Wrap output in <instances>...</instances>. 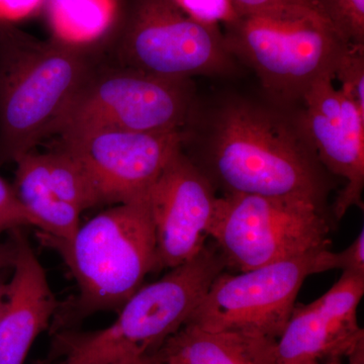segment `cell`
I'll use <instances>...</instances> for the list:
<instances>
[{
  "label": "cell",
  "instance_id": "cell-11",
  "mask_svg": "<svg viewBox=\"0 0 364 364\" xmlns=\"http://www.w3.org/2000/svg\"><path fill=\"white\" fill-rule=\"evenodd\" d=\"M334 74L326 73L306 88L299 130L318 161L346 184L333 207L340 221L352 207L363 208L364 114L350 97L336 90Z\"/></svg>",
  "mask_w": 364,
  "mask_h": 364
},
{
  "label": "cell",
  "instance_id": "cell-24",
  "mask_svg": "<svg viewBox=\"0 0 364 364\" xmlns=\"http://www.w3.org/2000/svg\"><path fill=\"white\" fill-rule=\"evenodd\" d=\"M46 0H0V23H11L37 13Z\"/></svg>",
  "mask_w": 364,
  "mask_h": 364
},
{
  "label": "cell",
  "instance_id": "cell-20",
  "mask_svg": "<svg viewBox=\"0 0 364 364\" xmlns=\"http://www.w3.org/2000/svg\"><path fill=\"white\" fill-rule=\"evenodd\" d=\"M334 78L341 83L340 90L364 114V45L349 44L345 48L335 67Z\"/></svg>",
  "mask_w": 364,
  "mask_h": 364
},
{
  "label": "cell",
  "instance_id": "cell-15",
  "mask_svg": "<svg viewBox=\"0 0 364 364\" xmlns=\"http://www.w3.org/2000/svg\"><path fill=\"white\" fill-rule=\"evenodd\" d=\"M275 340L186 324L146 364H277Z\"/></svg>",
  "mask_w": 364,
  "mask_h": 364
},
{
  "label": "cell",
  "instance_id": "cell-14",
  "mask_svg": "<svg viewBox=\"0 0 364 364\" xmlns=\"http://www.w3.org/2000/svg\"><path fill=\"white\" fill-rule=\"evenodd\" d=\"M9 232L14 259L0 311V364H23L38 335L51 324L60 301L23 228Z\"/></svg>",
  "mask_w": 364,
  "mask_h": 364
},
{
  "label": "cell",
  "instance_id": "cell-8",
  "mask_svg": "<svg viewBox=\"0 0 364 364\" xmlns=\"http://www.w3.org/2000/svg\"><path fill=\"white\" fill-rule=\"evenodd\" d=\"M191 111L189 80L158 77L100 61L72 102L58 135L184 132Z\"/></svg>",
  "mask_w": 364,
  "mask_h": 364
},
{
  "label": "cell",
  "instance_id": "cell-27",
  "mask_svg": "<svg viewBox=\"0 0 364 364\" xmlns=\"http://www.w3.org/2000/svg\"><path fill=\"white\" fill-rule=\"evenodd\" d=\"M7 270L9 269H0V311L6 298L7 282H9L6 277Z\"/></svg>",
  "mask_w": 364,
  "mask_h": 364
},
{
  "label": "cell",
  "instance_id": "cell-18",
  "mask_svg": "<svg viewBox=\"0 0 364 364\" xmlns=\"http://www.w3.org/2000/svg\"><path fill=\"white\" fill-rule=\"evenodd\" d=\"M41 156L46 181L59 200L75 208L80 214L88 208L102 205L87 172L68 151L59 147Z\"/></svg>",
  "mask_w": 364,
  "mask_h": 364
},
{
  "label": "cell",
  "instance_id": "cell-9",
  "mask_svg": "<svg viewBox=\"0 0 364 364\" xmlns=\"http://www.w3.org/2000/svg\"><path fill=\"white\" fill-rule=\"evenodd\" d=\"M333 269H336L335 252L326 249L238 274L224 272L188 323L208 331L241 333L277 341L306 279Z\"/></svg>",
  "mask_w": 364,
  "mask_h": 364
},
{
  "label": "cell",
  "instance_id": "cell-7",
  "mask_svg": "<svg viewBox=\"0 0 364 364\" xmlns=\"http://www.w3.org/2000/svg\"><path fill=\"white\" fill-rule=\"evenodd\" d=\"M331 229L327 212L312 203L227 193L218 198L208 238L227 269L243 272L329 249Z\"/></svg>",
  "mask_w": 364,
  "mask_h": 364
},
{
  "label": "cell",
  "instance_id": "cell-5",
  "mask_svg": "<svg viewBox=\"0 0 364 364\" xmlns=\"http://www.w3.org/2000/svg\"><path fill=\"white\" fill-rule=\"evenodd\" d=\"M225 43L279 100L303 97L316 79L334 74L349 45L317 6L254 14L228 13Z\"/></svg>",
  "mask_w": 364,
  "mask_h": 364
},
{
  "label": "cell",
  "instance_id": "cell-1",
  "mask_svg": "<svg viewBox=\"0 0 364 364\" xmlns=\"http://www.w3.org/2000/svg\"><path fill=\"white\" fill-rule=\"evenodd\" d=\"M196 164L224 195L296 198L327 210L331 182L308 141L299 129L257 105L235 102L223 107Z\"/></svg>",
  "mask_w": 364,
  "mask_h": 364
},
{
  "label": "cell",
  "instance_id": "cell-23",
  "mask_svg": "<svg viewBox=\"0 0 364 364\" xmlns=\"http://www.w3.org/2000/svg\"><path fill=\"white\" fill-rule=\"evenodd\" d=\"M336 269L364 275V230H360L355 240L348 247L335 252Z\"/></svg>",
  "mask_w": 364,
  "mask_h": 364
},
{
  "label": "cell",
  "instance_id": "cell-13",
  "mask_svg": "<svg viewBox=\"0 0 364 364\" xmlns=\"http://www.w3.org/2000/svg\"><path fill=\"white\" fill-rule=\"evenodd\" d=\"M363 294L364 275L342 272L331 289L313 303L296 304L275 343L277 364H341L347 360L364 344L358 318Z\"/></svg>",
  "mask_w": 364,
  "mask_h": 364
},
{
  "label": "cell",
  "instance_id": "cell-10",
  "mask_svg": "<svg viewBox=\"0 0 364 364\" xmlns=\"http://www.w3.org/2000/svg\"><path fill=\"white\" fill-rule=\"evenodd\" d=\"M186 140V131H90L61 136L60 147L82 165L102 205H117L149 195L158 177L183 149Z\"/></svg>",
  "mask_w": 364,
  "mask_h": 364
},
{
  "label": "cell",
  "instance_id": "cell-16",
  "mask_svg": "<svg viewBox=\"0 0 364 364\" xmlns=\"http://www.w3.org/2000/svg\"><path fill=\"white\" fill-rule=\"evenodd\" d=\"M14 163V191L26 210L39 222L40 231L61 240H73L80 227V213L52 193L46 181L41 154L32 151Z\"/></svg>",
  "mask_w": 364,
  "mask_h": 364
},
{
  "label": "cell",
  "instance_id": "cell-28",
  "mask_svg": "<svg viewBox=\"0 0 364 364\" xmlns=\"http://www.w3.org/2000/svg\"><path fill=\"white\" fill-rule=\"evenodd\" d=\"M42 364H52L51 363H43ZM58 364H68V363H64V361H62V363H60Z\"/></svg>",
  "mask_w": 364,
  "mask_h": 364
},
{
  "label": "cell",
  "instance_id": "cell-12",
  "mask_svg": "<svg viewBox=\"0 0 364 364\" xmlns=\"http://www.w3.org/2000/svg\"><path fill=\"white\" fill-rule=\"evenodd\" d=\"M218 198L212 181L183 149L179 151L148 195L157 272L183 264L205 247Z\"/></svg>",
  "mask_w": 364,
  "mask_h": 364
},
{
  "label": "cell",
  "instance_id": "cell-2",
  "mask_svg": "<svg viewBox=\"0 0 364 364\" xmlns=\"http://www.w3.org/2000/svg\"><path fill=\"white\" fill-rule=\"evenodd\" d=\"M91 48L42 41L0 23V166L58 135L72 102L100 61Z\"/></svg>",
  "mask_w": 364,
  "mask_h": 364
},
{
  "label": "cell",
  "instance_id": "cell-3",
  "mask_svg": "<svg viewBox=\"0 0 364 364\" xmlns=\"http://www.w3.org/2000/svg\"><path fill=\"white\" fill-rule=\"evenodd\" d=\"M41 244L62 259L77 284L78 293L60 306L51 334L77 329L86 318L114 310L136 293L150 272H157L156 238L148 196L95 215L67 242L39 232Z\"/></svg>",
  "mask_w": 364,
  "mask_h": 364
},
{
  "label": "cell",
  "instance_id": "cell-22",
  "mask_svg": "<svg viewBox=\"0 0 364 364\" xmlns=\"http://www.w3.org/2000/svg\"><path fill=\"white\" fill-rule=\"evenodd\" d=\"M233 14H254L294 6H316L314 0H228Z\"/></svg>",
  "mask_w": 364,
  "mask_h": 364
},
{
  "label": "cell",
  "instance_id": "cell-25",
  "mask_svg": "<svg viewBox=\"0 0 364 364\" xmlns=\"http://www.w3.org/2000/svg\"><path fill=\"white\" fill-rule=\"evenodd\" d=\"M14 259L13 243L9 240L7 243H0V269H11Z\"/></svg>",
  "mask_w": 364,
  "mask_h": 364
},
{
  "label": "cell",
  "instance_id": "cell-19",
  "mask_svg": "<svg viewBox=\"0 0 364 364\" xmlns=\"http://www.w3.org/2000/svg\"><path fill=\"white\" fill-rule=\"evenodd\" d=\"M349 44L364 45V0H314Z\"/></svg>",
  "mask_w": 364,
  "mask_h": 364
},
{
  "label": "cell",
  "instance_id": "cell-17",
  "mask_svg": "<svg viewBox=\"0 0 364 364\" xmlns=\"http://www.w3.org/2000/svg\"><path fill=\"white\" fill-rule=\"evenodd\" d=\"M55 40L87 47L107 38L119 16V0H46Z\"/></svg>",
  "mask_w": 364,
  "mask_h": 364
},
{
  "label": "cell",
  "instance_id": "cell-6",
  "mask_svg": "<svg viewBox=\"0 0 364 364\" xmlns=\"http://www.w3.org/2000/svg\"><path fill=\"white\" fill-rule=\"evenodd\" d=\"M119 4L112 64L178 80L234 70L233 55L215 21L189 14L177 0Z\"/></svg>",
  "mask_w": 364,
  "mask_h": 364
},
{
  "label": "cell",
  "instance_id": "cell-26",
  "mask_svg": "<svg viewBox=\"0 0 364 364\" xmlns=\"http://www.w3.org/2000/svg\"><path fill=\"white\" fill-rule=\"evenodd\" d=\"M301 364H322L316 363V361H311V363H301ZM347 364H364V344L360 345L353 353L347 359Z\"/></svg>",
  "mask_w": 364,
  "mask_h": 364
},
{
  "label": "cell",
  "instance_id": "cell-21",
  "mask_svg": "<svg viewBox=\"0 0 364 364\" xmlns=\"http://www.w3.org/2000/svg\"><path fill=\"white\" fill-rule=\"evenodd\" d=\"M25 226L40 229L39 222L23 207L14 186L0 177V234Z\"/></svg>",
  "mask_w": 364,
  "mask_h": 364
},
{
  "label": "cell",
  "instance_id": "cell-4",
  "mask_svg": "<svg viewBox=\"0 0 364 364\" xmlns=\"http://www.w3.org/2000/svg\"><path fill=\"white\" fill-rule=\"evenodd\" d=\"M226 270L214 242L205 244L195 257L132 294L105 329L52 334L46 363L64 358L68 364H146L188 323L213 282Z\"/></svg>",
  "mask_w": 364,
  "mask_h": 364
}]
</instances>
